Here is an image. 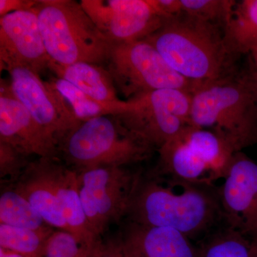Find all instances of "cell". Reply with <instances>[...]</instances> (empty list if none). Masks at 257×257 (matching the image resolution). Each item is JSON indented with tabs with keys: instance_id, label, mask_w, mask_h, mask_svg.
Wrapping results in <instances>:
<instances>
[{
	"instance_id": "6da1fadb",
	"label": "cell",
	"mask_w": 257,
	"mask_h": 257,
	"mask_svg": "<svg viewBox=\"0 0 257 257\" xmlns=\"http://www.w3.org/2000/svg\"><path fill=\"white\" fill-rule=\"evenodd\" d=\"M130 222L177 230L191 240L204 238L223 221L217 187L140 175L127 214Z\"/></svg>"
},
{
	"instance_id": "7a4b0ae2",
	"label": "cell",
	"mask_w": 257,
	"mask_h": 257,
	"mask_svg": "<svg viewBox=\"0 0 257 257\" xmlns=\"http://www.w3.org/2000/svg\"><path fill=\"white\" fill-rule=\"evenodd\" d=\"M223 30L180 13L165 19L158 30L143 40L155 47L177 73L205 84L229 77L231 56L225 47Z\"/></svg>"
},
{
	"instance_id": "3957f363",
	"label": "cell",
	"mask_w": 257,
	"mask_h": 257,
	"mask_svg": "<svg viewBox=\"0 0 257 257\" xmlns=\"http://www.w3.org/2000/svg\"><path fill=\"white\" fill-rule=\"evenodd\" d=\"M189 125L215 134L235 152L257 143V106L241 77L205 83L193 93Z\"/></svg>"
},
{
	"instance_id": "277c9868",
	"label": "cell",
	"mask_w": 257,
	"mask_h": 257,
	"mask_svg": "<svg viewBox=\"0 0 257 257\" xmlns=\"http://www.w3.org/2000/svg\"><path fill=\"white\" fill-rule=\"evenodd\" d=\"M39 25L51 62L106 63L112 45L74 0H39Z\"/></svg>"
},
{
	"instance_id": "5b68a950",
	"label": "cell",
	"mask_w": 257,
	"mask_h": 257,
	"mask_svg": "<svg viewBox=\"0 0 257 257\" xmlns=\"http://www.w3.org/2000/svg\"><path fill=\"white\" fill-rule=\"evenodd\" d=\"M155 150L116 115L84 121L58 148L67 165L80 172L96 167H125L146 160Z\"/></svg>"
},
{
	"instance_id": "8992f818",
	"label": "cell",
	"mask_w": 257,
	"mask_h": 257,
	"mask_svg": "<svg viewBox=\"0 0 257 257\" xmlns=\"http://www.w3.org/2000/svg\"><path fill=\"white\" fill-rule=\"evenodd\" d=\"M106 64L115 87L128 99L164 89L192 94L203 84L177 73L145 40L112 45Z\"/></svg>"
},
{
	"instance_id": "52a82bcc",
	"label": "cell",
	"mask_w": 257,
	"mask_h": 257,
	"mask_svg": "<svg viewBox=\"0 0 257 257\" xmlns=\"http://www.w3.org/2000/svg\"><path fill=\"white\" fill-rule=\"evenodd\" d=\"M192 94L159 89L124 101L116 116L157 150L189 124Z\"/></svg>"
},
{
	"instance_id": "ba28073f",
	"label": "cell",
	"mask_w": 257,
	"mask_h": 257,
	"mask_svg": "<svg viewBox=\"0 0 257 257\" xmlns=\"http://www.w3.org/2000/svg\"><path fill=\"white\" fill-rule=\"evenodd\" d=\"M77 172L84 213L93 233L101 238L109 224L119 222L127 214L140 174L116 167Z\"/></svg>"
},
{
	"instance_id": "9c48e42d",
	"label": "cell",
	"mask_w": 257,
	"mask_h": 257,
	"mask_svg": "<svg viewBox=\"0 0 257 257\" xmlns=\"http://www.w3.org/2000/svg\"><path fill=\"white\" fill-rule=\"evenodd\" d=\"M13 94L28 109L58 150L62 142L82 124L68 103L40 74L25 67L8 71Z\"/></svg>"
},
{
	"instance_id": "30bf717a",
	"label": "cell",
	"mask_w": 257,
	"mask_h": 257,
	"mask_svg": "<svg viewBox=\"0 0 257 257\" xmlns=\"http://www.w3.org/2000/svg\"><path fill=\"white\" fill-rule=\"evenodd\" d=\"M80 3L111 45L143 40L167 19L152 0H81Z\"/></svg>"
},
{
	"instance_id": "8fae6325",
	"label": "cell",
	"mask_w": 257,
	"mask_h": 257,
	"mask_svg": "<svg viewBox=\"0 0 257 257\" xmlns=\"http://www.w3.org/2000/svg\"><path fill=\"white\" fill-rule=\"evenodd\" d=\"M217 187L224 224L257 239V164L239 152Z\"/></svg>"
},
{
	"instance_id": "7c38bea8",
	"label": "cell",
	"mask_w": 257,
	"mask_h": 257,
	"mask_svg": "<svg viewBox=\"0 0 257 257\" xmlns=\"http://www.w3.org/2000/svg\"><path fill=\"white\" fill-rule=\"evenodd\" d=\"M1 69L25 67L40 74L48 69L47 55L36 9L0 18Z\"/></svg>"
},
{
	"instance_id": "4fadbf2b",
	"label": "cell",
	"mask_w": 257,
	"mask_h": 257,
	"mask_svg": "<svg viewBox=\"0 0 257 257\" xmlns=\"http://www.w3.org/2000/svg\"><path fill=\"white\" fill-rule=\"evenodd\" d=\"M0 142L28 157L57 159L59 156L55 144L17 99L10 82L3 79L0 87Z\"/></svg>"
},
{
	"instance_id": "5bb4252c",
	"label": "cell",
	"mask_w": 257,
	"mask_h": 257,
	"mask_svg": "<svg viewBox=\"0 0 257 257\" xmlns=\"http://www.w3.org/2000/svg\"><path fill=\"white\" fill-rule=\"evenodd\" d=\"M118 236L125 257H199L197 245L170 228L128 222Z\"/></svg>"
},
{
	"instance_id": "9a60e30c",
	"label": "cell",
	"mask_w": 257,
	"mask_h": 257,
	"mask_svg": "<svg viewBox=\"0 0 257 257\" xmlns=\"http://www.w3.org/2000/svg\"><path fill=\"white\" fill-rule=\"evenodd\" d=\"M55 160L39 157L30 162L20 179L10 186L30 202L47 224L70 233L61 211L52 179V164Z\"/></svg>"
},
{
	"instance_id": "2e32d148",
	"label": "cell",
	"mask_w": 257,
	"mask_h": 257,
	"mask_svg": "<svg viewBox=\"0 0 257 257\" xmlns=\"http://www.w3.org/2000/svg\"><path fill=\"white\" fill-rule=\"evenodd\" d=\"M52 179L62 216L71 234L93 251L101 238L96 237L93 233L84 213L77 171L66 168L56 159L52 164Z\"/></svg>"
},
{
	"instance_id": "e0dca14e",
	"label": "cell",
	"mask_w": 257,
	"mask_h": 257,
	"mask_svg": "<svg viewBox=\"0 0 257 257\" xmlns=\"http://www.w3.org/2000/svg\"><path fill=\"white\" fill-rule=\"evenodd\" d=\"M158 152V168L156 175L153 176H167L191 183L214 184L205 162L186 141L182 131L161 147Z\"/></svg>"
},
{
	"instance_id": "ac0fdd59",
	"label": "cell",
	"mask_w": 257,
	"mask_h": 257,
	"mask_svg": "<svg viewBox=\"0 0 257 257\" xmlns=\"http://www.w3.org/2000/svg\"><path fill=\"white\" fill-rule=\"evenodd\" d=\"M48 69L57 77L68 81L99 102L120 109L124 105V101L119 99L116 94V88L110 73L100 64L77 62L60 65L50 61Z\"/></svg>"
},
{
	"instance_id": "d6986e66",
	"label": "cell",
	"mask_w": 257,
	"mask_h": 257,
	"mask_svg": "<svg viewBox=\"0 0 257 257\" xmlns=\"http://www.w3.org/2000/svg\"><path fill=\"white\" fill-rule=\"evenodd\" d=\"M224 42L231 56L256 50L257 0L236 2L224 28Z\"/></svg>"
},
{
	"instance_id": "ffe728a7",
	"label": "cell",
	"mask_w": 257,
	"mask_h": 257,
	"mask_svg": "<svg viewBox=\"0 0 257 257\" xmlns=\"http://www.w3.org/2000/svg\"><path fill=\"white\" fill-rule=\"evenodd\" d=\"M186 141L199 154L210 171L212 182L224 178L235 152L215 134L192 125L182 130Z\"/></svg>"
},
{
	"instance_id": "44dd1931",
	"label": "cell",
	"mask_w": 257,
	"mask_h": 257,
	"mask_svg": "<svg viewBox=\"0 0 257 257\" xmlns=\"http://www.w3.org/2000/svg\"><path fill=\"white\" fill-rule=\"evenodd\" d=\"M199 257H257V240L224 224L198 243Z\"/></svg>"
},
{
	"instance_id": "7402d4cb",
	"label": "cell",
	"mask_w": 257,
	"mask_h": 257,
	"mask_svg": "<svg viewBox=\"0 0 257 257\" xmlns=\"http://www.w3.org/2000/svg\"><path fill=\"white\" fill-rule=\"evenodd\" d=\"M54 232L50 226L31 229L0 224V248L27 257H45L47 243Z\"/></svg>"
},
{
	"instance_id": "603a6c76",
	"label": "cell",
	"mask_w": 257,
	"mask_h": 257,
	"mask_svg": "<svg viewBox=\"0 0 257 257\" xmlns=\"http://www.w3.org/2000/svg\"><path fill=\"white\" fill-rule=\"evenodd\" d=\"M0 223L31 229L49 226L30 202L10 185L0 196Z\"/></svg>"
},
{
	"instance_id": "cb8c5ba5",
	"label": "cell",
	"mask_w": 257,
	"mask_h": 257,
	"mask_svg": "<svg viewBox=\"0 0 257 257\" xmlns=\"http://www.w3.org/2000/svg\"><path fill=\"white\" fill-rule=\"evenodd\" d=\"M49 82L63 96L81 122L98 116L116 114L119 112V107L96 101L65 79L54 77Z\"/></svg>"
},
{
	"instance_id": "d4e9b609",
	"label": "cell",
	"mask_w": 257,
	"mask_h": 257,
	"mask_svg": "<svg viewBox=\"0 0 257 257\" xmlns=\"http://www.w3.org/2000/svg\"><path fill=\"white\" fill-rule=\"evenodd\" d=\"M181 13L218 25L223 29L231 18L236 1L179 0Z\"/></svg>"
},
{
	"instance_id": "484cf974",
	"label": "cell",
	"mask_w": 257,
	"mask_h": 257,
	"mask_svg": "<svg viewBox=\"0 0 257 257\" xmlns=\"http://www.w3.org/2000/svg\"><path fill=\"white\" fill-rule=\"evenodd\" d=\"M93 251L67 231H55L50 236L45 257H92Z\"/></svg>"
},
{
	"instance_id": "4316f807",
	"label": "cell",
	"mask_w": 257,
	"mask_h": 257,
	"mask_svg": "<svg viewBox=\"0 0 257 257\" xmlns=\"http://www.w3.org/2000/svg\"><path fill=\"white\" fill-rule=\"evenodd\" d=\"M28 156L8 144L0 142V177L8 178V183L15 184L30 163Z\"/></svg>"
},
{
	"instance_id": "83f0119b",
	"label": "cell",
	"mask_w": 257,
	"mask_h": 257,
	"mask_svg": "<svg viewBox=\"0 0 257 257\" xmlns=\"http://www.w3.org/2000/svg\"><path fill=\"white\" fill-rule=\"evenodd\" d=\"M92 257H125L119 236L99 240L94 248Z\"/></svg>"
},
{
	"instance_id": "f1b7e54d",
	"label": "cell",
	"mask_w": 257,
	"mask_h": 257,
	"mask_svg": "<svg viewBox=\"0 0 257 257\" xmlns=\"http://www.w3.org/2000/svg\"><path fill=\"white\" fill-rule=\"evenodd\" d=\"M39 0H0V18L14 12L36 9Z\"/></svg>"
},
{
	"instance_id": "f546056e",
	"label": "cell",
	"mask_w": 257,
	"mask_h": 257,
	"mask_svg": "<svg viewBox=\"0 0 257 257\" xmlns=\"http://www.w3.org/2000/svg\"><path fill=\"white\" fill-rule=\"evenodd\" d=\"M240 77L251 91L257 106V70L249 71Z\"/></svg>"
},
{
	"instance_id": "4dcf8cb0",
	"label": "cell",
	"mask_w": 257,
	"mask_h": 257,
	"mask_svg": "<svg viewBox=\"0 0 257 257\" xmlns=\"http://www.w3.org/2000/svg\"><path fill=\"white\" fill-rule=\"evenodd\" d=\"M0 257H27L20 253L0 248Z\"/></svg>"
},
{
	"instance_id": "1f68e13d",
	"label": "cell",
	"mask_w": 257,
	"mask_h": 257,
	"mask_svg": "<svg viewBox=\"0 0 257 257\" xmlns=\"http://www.w3.org/2000/svg\"><path fill=\"white\" fill-rule=\"evenodd\" d=\"M251 56H252L253 62H254L255 66H256V67L257 69V49H256V50L253 51V52H251ZM256 70H257V69H256Z\"/></svg>"
},
{
	"instance_id": "d6a6232c",
	"label": "cell",
	"mask_w": 257,
	"mask_h": 257,
	"mask_svg": "<svg viewBox=\"0 0 257 257\" xmlns=\"http://www.w3.org/2000/svg\"><path fill=\"white\" fill-rule=\"evenodd\" d=\"M256 240H257V239H256Z\"/></svg>"
}]
</instances>
